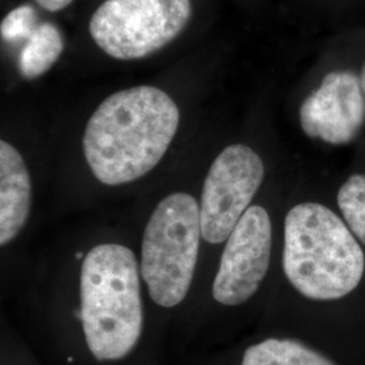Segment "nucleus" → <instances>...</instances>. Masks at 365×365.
<instances>
[{
  "instance_id": "nucleus-5",
  "label": "nucleus",
  "mask_w": 365,
  "mask_h": 365,
  "mask_svg": "<svg viewBox=\"0 0 365 365\" xmlns=\"http://www.w3.org/2000/svg\"><path fill=\"white\" fill-rule=\"evenodd\" d=\"M191 15V0H106L92 14L90 34L107 56L140 60L178 38Z\"/></svg>"
},
{
  "instance_id": "nucleus-10",
  "label": "nucleus",
  "mask_w": 365,
  "mask_h": 365,
  "mask_svg": "<svg viewBox=\"0 0 365 365\" xmlns=\"http://www.w3.org/2000/svg\"><path fill=\"white\" fill-rule=\"evenodd\" d=\"M63 51L64 39L58 27L42 22L24 43L18 57V71L27 80L39 78L56 64Z\"/></svg>"
},
{
  "instance_id": "nucleus-14",
  "label": "nucleus",
  "mask_w": 365,
  "mask_h": 365,
  "mask_svg": "<svg viewBox=\"0 0 365 365\" xmlns=\"http://www.w3.org/2000/svg\"><path fill=\"white\" fill-rule=\"evenodd\" d=\"M36 1L43 10L56 13V11L64 10L73 0H36Z\"/></svg>"
},
{
  "instance_id": "nucleus-9",
  "label": "nucleus",
  "mask_w": 365,
  "mask_h": 365,
  "mask_svg": "<svg viewBox=\"0 0 365 365\" xmlns=\"http://www.w3.org/2000/svg\"><path fill=\"white\" fill-rule=\"evenodd\" d=\"M31 182L24 157L13 145L0 141V245L10 244L26 225Z\"/></svg>"
},
{
  "instance_id": "nucleus-3",
  "label": "nucleus",
  "mask_w": 365,
  "mask_h": 365,
  "mask_svg": "<svg viewBox=\"0 0 365 365\" xmlns=\"http://www.w3.org/2000/svg\"><path fill=\"white\" fill-rule=\"evenodd\" d=\"M283 269L303 297L341 299L364 276V252L336 212L319 203H300L286 215Z\"/></svg>"
},
{
  "instance_id": "nucleus-8",
  "label": "nucleus",
  "mask_w": 365,
  "mask_h": 365,
  "mask_svg": "<svg viewBox=\"0 0 365 365\" xmlns=\"http://www.w3.org/2000/svg\"><path fill=\"white\" fill-rule=\"evenodd\" d=\"M299 122L310 138L330 145L352 143L365 123L361 80L351 71L330 72L300 106Z\"/></svg>"
},
{
  "instance_id": "nucleus-15",
  "label": "nucleus",
  "mask_w": 365,
  "mask_h": 365,
  "mask_svg": "<svg viewBox=\"0 0 365 365\" xmlns=\"http://www.w3.org/2000/svg\"><path fill=\"white\" fill-rule=\"evenodd\" d=\"M360 80H361V86H363V90H364L365 93V64L363 66V69H361V78H360Z\"/></svg>"
},
{
  "instance_id": "nucleus-12",
  "label": "nucleus",
  "mask_w": 365,
  "mask_h": 365,
  "mask_svg": "<svg viewBox=\"0 0 365 365\" xmlns=\"http://www.w3.org/2000/svg\"><path fill=\"white\" fill-rule=\"evenodd\" d=\"M337 203L346 226L365 244V175H353L341 185Z\"/></svg>"
},
{
  "instance_id": "nucleus-16",
  "label": "nucleus",
  "mask_w": 365,
  "mask_h": 365,
  "mask_svg": "<svg viewBox=\"0 0 365 365\" xmlns=\"http://www.w3.org/2000/svg\"><path fill=\"white\" fill-rule=\"evenodd\" d=\"M81 257H83L81 253H76V259H81Z\"/></svg>"
},
{
  "instance_id": "nucleus-2",
  "label": "nucleus",
  "mask_w": 365,
  "mask_h": 365,
  "mask_svg": "<svg viewBox=\"0 0 365 365\" xmlns=\"http://www.w3.org/2000/svg\"><path fill=\"white\" fill-rule=\"evenodd\" d=\"M135 256L119 244L86 255L80 272V314L87 346L98 361H117L135 348L144 310Z\"/></svg>"
},
{
  "instance_id": "nucleus-1",
  "label": "nucleus",
  "mask_w": 365,
  "mask_h": 365,
  "mask_svg": "<svg viewBox=\"0 0 365 365\" xmlns=\"http://www.w3.org/2000/svg\"><path fill=\"white\" fill-rule=\"evenodd\" d=\"M180 125V111L167 92L138 86L106 98L83 135L93 176L106 185L141 179L165 156Z\"/></svg>"
},
{
  "instance_id": "nucleus-7",
  "label": "nucleus",
  "mask_w": 365,
  "mask_h": 365,
  "mask_svg": "<svg viewBox=\"0 0 365 365\" xmlns=\"http://www.w3.org/2000/svg\"><path fill=\"white\" fill-rule=\"evenodd\" d=\"M272 250V223L267 210L250 206L226 240L212 298L223 306L248 302L267 276Z\"/></svg>"
},
{
  "instance_id": "nucleus-13",
  "label": "nucleus",
  "mask_w": 365,
  "mask_h": 365,
  "mask_svg": "<svg viewBox=\"0 0 365 365\" xmlns=\"http://www.w3.org/2000/svg\"><path fill=\"white\" fill-rule=\"evenodd\" d=\"M38 25L36 10L30 4H24L4 16L0 25V34L7 43H25Z\"/></svg>"
},
{
  "instance_id": "nucleus-4",
  "label": "nucleus",
  "mask_w": 365,
  "mask_h": 365,
  "mask_svg": "<svg viewBox=\"0 0 365 365\" xmlns=\"http://www.w3.org/2000/svg\"><path fill=\"white\" fill-rule=\"evenodd\" d=\"M202 235L200 207L185 192L165 196L145 227L141 276L161 307L180 304L191 287Z\"/></svg>"
},
{
  "instance_id": "nucleus-11",
  "label": "nucleus",
  "mask_w": 365,
  "mask_h": 365,
  "mask_svg": "<svg viewBox=\"0 0 365 365\" xmlns=\"http://www.w3.org/2000/svg\"><path fill=\"white\" fill-rule=\"evenodd\" d=\"M241 365H336L295 339H268L249 346Z\"/></svg>"
},
{
  "instance_id": "nucleus-6",
  "label": "nucleus",
  "mask_w": 365,
  "mask_h": 365,
  "mask_svg": "<svg viewBox=\"0 0 365 365\" xmlns=\"http://www.w3.org/2000/svg\"><path fill=\"white\" fill-rule=\"evenodd\" d=\"M265 176L261 157L247 145L225 148L211 164L200 200L202 237L210 244L229 238Z\"/></svg>"
}]
</instances>
